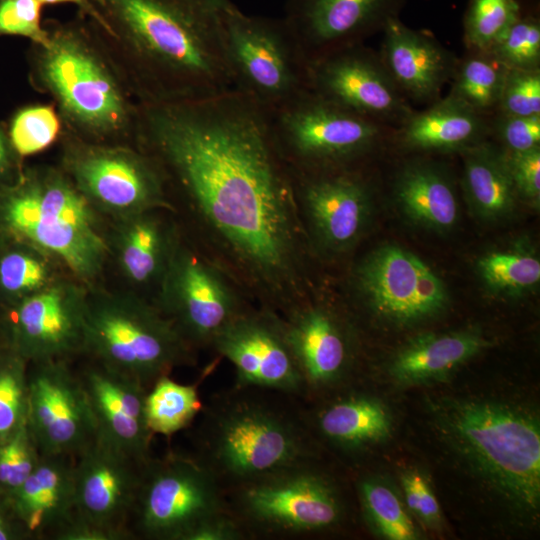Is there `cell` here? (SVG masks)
Segmentation results:
<instances>
[{
    "mask_svg": "<svg viewBox=\"0 0 540 540\" xmlns=\"http://www.w3.org/2000/svg\"><path fill=\"white\" fill-rule=\"evenodd\" d=\"M194 347L152 300L134 292L90 289L82 354L149 389L178 366L190 364Z\"/></svg>",
    "mask_w": 540,
    "mask_h": 540,
    "instance_id": "6",
    "label": "cell"
},
{
    "mask_svg": "<svg viewBox=\"0 0 540 540\" xmlns=\"http://www.w3.org/2000/svg\"><path fill=\"white\" fill-rule=\"evenodd\" d=\"M44 6L46 5H59V4H72L77 6L78 12L84 14L88 18H93L96 15V9L93 0H38Z\"/></svg>",
    "mask_w": 540,
    "mask_h": 540,
    "instance_id": "50",
    "label": "cell"
},
{
    "mask_svg": "<svg viewBox=\"0 0 540 540\" xmlns=\"http://www.w3.org/2000/svg\"><path fill=\"white\" fill-rule=\"evenodd\" d=\"M26 424L42 456L75 458L96 437L79 374L68 360L32 363Z\"/></svg>",
    "mask_w": 540,
    "mask_h": 540,
    "instance_id": "17",
    "label": "cell"
},
{
    "mask_svg": "<svg viewBox=\"0 0 540 540\" xmlns=\"http://www.w3.org/2000/svg\"><path fill=\"white\" fill-rule=\"evenodd\" d=\"M164 211H147L113 220L110 253L128 282L156 289L180 237Z\"/></svg>",
    "mask_w": 540,
    "mask_h": 540,
    "instance_id": "25",
    "label": "cell"
},
{
    "mask_svg": "<svg viewBox=\"0 0 540 540\" xmlns=\"http://www.w3.org/2000/svg\"><path fill=\"white\" fill-rule=\"evenodd\" d=\"M393 197L401 215L415 227L447 234L459 222L460 205L455 185L438 164L406 163L396 174Z\"/></svg>",
    "mask_w": 540,
    "mask_h": 540,
    "instance_id": "27",
    "label": "cell"
},
{
    "mask_svg": "<svg viewBox=\"0 0 540 540\" xmlns=\"http://www.w3.org/2000/svg\"><path fill=\"white\" fill-rule=\"evenodd\" d=\"M498 106L504 115L540 116L539 69H508Z\"/></svg>",
    "mask_w": 540,
    "mask_h": 540,
    "instance_id": "42",
    "label": "cell"
},
{
    "mask_svg": "<svg viewBox=\"0 0 540 540\" xmlns=\"http://www.w3.org/2000/svg\"><path fill=\"white\" fill-rule=\"evenodd\" d=\"M405 0H287L284 20L309 63L357 45L371 31L398 17Z\"/></svg>",
    "mask_w": 540,
    "mask_h": 540,
    "instance_id": "21",
    "label": "cell"
},
{
    "mask_svg": "<svg viewBox=\"0 0 540 540\" xmlns=\"http://www.w3.org/2000/svg\"><path fill=\"white\" fill-rule=\"evenodd\" d=\"M22 158L15 152L5 124H0V185L14 181L23 170Z\"/></svg>",
    "mask_w": 540,
    "mask_h": 540,
    "instance_id": "49",
    "label": "cell"
},
{
    "mask_svg": "<svg viewBox=\"0 0 540 540\" xmlns=\"http://www.w3.org/2000/svg\"><path fill=\"white\" fill-rule=\"evenodd\" d=\"M59 167L101 215L176 212L156 163L137 146L85 141L63 129Z\"/></svg>",
    "mask_w": 540,
    "mask_h": 540,
    "instance_id": "9",
    "label": "cell"
},
{
    "mask_svg": "<svg viewBox=\"0 0 540 540\" xmlns=\"http://www.w3.org/2000/svg\"><path fill=\"white\" fill-rule=\"evenodd\" d=\"M41 454L27 424L0 443V485L15 491L36 468Z\"/></svg>",
    "mask_w": 540,
    "mask_h": 540,
    "instance_id": "41",
    "label": "cell"
},
{
    "mask_svg": "<svg viewBox=\"0 0 540 540\" xmlns=\"http://www.w3.org/2000/svg\"><path fill=\"white\" fill-rule=\"evenodd\" d=\"M74 458L42 456L11 494L14 509L29 533L54 536L74 515Z\"/></svg>",
    "mask_w": 540,
    "mask_h": 540,
    "instance_id": "26",
    "label": "cell"
},
{
    "mask_svg": "<svg viewBox=\"0 0 540 540\" xmlns=\"http://www.w3.org/2000/svg\"><path fill=\"white\" fill-rule=\"evenodd\" d=\"M229 1L93 0L89 19L138 103L178 102L233 89L223 47Z\"/></svg>",
    "mask_w": 540,
    "mask_h": 540,
    "instance_id": "2",
    "label": "cell"
},
{
    "mask_svg": "<svg viewBox=\"0 0 540 540\" xmlns=\"http://www.w3.org/2000/svg\"><path fill=\"white\" fill-rule=\"evenodd\" d=\"M47 39L30 43L28 80L52 99L64 129L89 142L136 146L139 103L84 14L44 21Z\"/></svg>",
    "mask_w": 540,
    "mask_h": 540,
    "instance_id": "3",
    "label": "cell"
},
{
    "mask_svg": "<svg viewBox=\"0 0 540 540\" xmlns=\"http://www.w3.org/2000/svg\"><path fill=\"white\" fill-rule=\"evenodd\" d=\"M218 479L199 459L170 453L144 465L130 522L140 536L186 540L210 516L223 512Z\"/></svg>",
    "mask_w": 540,
    "mask_h": 540,
    "instance_id": "12",
    "label": "cell"
},
{
    "mask_svg": "<svg viewBox=\"0 0 540 540\" xmlns=\"http://www.w3.org/2000/svg\"><path fill=\"white\" fill-rule=\"evenodd\" d=\"M359 492L366 517L378 534L390 540L418 538L400 499L388 485L365 479L359 485Z\"/></svg>",
    "mask_w": 540,
    "mask_h": 540,
    "instance_id": "37",
    "label": "cell"
},
{
    "mask_svg": "<svg viewBox=\"0 0 540 540\" xmlns=\"http://www.w3.org/2000/svg\"><path fill=\"white\" fill-rule=\"evenodd\" d=\"M475 269L484 289L497 297H521L540 284V259L528 241L484 253Z\"/></svg>",
    "mask_w": 540,
    "mask_h": 540,
    "instance_id": "32",
    "label": "cell"
},
{
    "mask_svg": "<svg viewBox=\"0 0 540 540\" xmlns=\"http://www.w3.org/2000/svg\"><path fill=\"white\" fill-rule=\"evenodd\" d=\"M145 464L95 437L74 458V516L132 536L128 523Z\"/></svg>",
    "mask_w": 540,
    "mask_h": 540,
    "instance_id": "19",
    "label": "cell"
},
{
    "mask_svg": "<svg viewBox=\"0 0 540 540\" xmlns=\"http://www.w3.org/2000/svg\"><path fill=\"white\" fill-rule=\"evenodd\" d=\"M0 294L9 305L48 286L57 278L61 264L45 251L0 234Z\"/></svg>",
    "mask_w": 540,
    "mask_h": 540,
    "instance_id": "33",
    "label": "cell"
},
{
    "mask_svg": "<svg viewBox=\"0 0 540 540\" xmlns=\"http://www.w3.org/2000/svg\"><path fill=\"white\" fill-rule=\"evenodd\" d=\"M507 161L518 199L534 209L540 207V148L507 152Z\"/></svg>",
    "mask_w": 540,
    "mask_h": 540,
    "instance_id": "44",
    "label": "cell"
},
{
    "mask_svg": "<svg viewBox=\"0 0 540 540\" xmlns=\"http://www.w3.org/2000/svg\"><path fill=\"white\" fill-rule=\"evenodd\" d=\"M201 409L196 385H185L162 376L148 389L147 423L152 433L170 436L186 428Z\"/></svg>",
    "mask_w": 540,
    "mask_h": 540,
    "instance_id": "34",
    "label": "cell"
},
{
    "mask_svg": "<svg viewBox=\"0 0 540 540\" xmlns=\"http://www.w3.org/2000/svg\"><path fill=\"white\" fill-rule=\"evenodd\" d=\"M485 130L480 113L450 94L423 112L411 113L402 122L399 141L410 150L463 152L482 142Z\"/></svg>",
    "mask_w": 540,
    "mask_h": 540,
    "instance_id": "29",
    "label": "cell"
},
{
    "mask_svg": "<svg viewBox=\"0 0 540 540\" xmlns=\"http://www.w3.org/2000/svg\"><path fill=\"white\" fill-rule=\"evenodd\" d=\"M284 331L306 385L338 379L349 361V341L338 317L308 295L280 314Z\"/></svg>",
    "mask_w": 540,
    "mask_h": 540,
    "instance_id": "23",
    "label": "cell"
},
{
    "mask_svg": "<svg viewBox=\"0 0 540 540\" xmlns=\"http://www.w3.org/2000/svg\"><path fill=\"white\" fill-rule=\"evenodd\" d=\"M212 346L234 366L241 387L285 393L305 387L282 318L271 309L248 307L218 333Z\"/></svg>",
    "mask_w": 540,
    "mask_h": 540,
    "instance_id": "18",
    "label": "cell"
},
{
    "mask_svg": "<svg viewBox=\"0 0 540 540\" xmlns=\"http://www.w3.org/2000/svg\"><path fill=\"white\" fill-rule=\"evenodd\" d=\"M79 376L95 421L96 437L147 463L153 435L145 411L148 389L95 362Z\"/></svg>",
    "mask_w": 540,
    "mask_h": 540,
    "instance_id": "22",
    "label": "cell"
},
{
    "mask_svg": "<svg viewBox=\"0 0 540 540\" xmlns=\"http://www.w3.org/2000/svg\"><path fill=\"white\" fill-rule=\"evenodd\" d=\"M43 7L38 0H0V38L17 36L29 39L30 43L45 42Z\"/></svg>",
    "mask_w": 540,
    "mask_h": 540,
    "instance_id": "43",
    "label": "cell"
},
{
    "mask_svg": "<svg viewBox=\"0 0 540 540\" xmlns=\"http://www.w3.org/2000/svg\"><path fill=\"white\" fill-rule=\"evenodd\" d=\"M382 55L384 67L400 89L416 100H430L454 75L453 55L432 37L413 30L398 17L384 26Z\"/></svg>",
    "mask_w": 540,
    "mask_h": 540,
    "instance_id": "24",
    "label": "cell"
},
{
    "mask_svg": "<svg viewBox=\"0 0 540 540\" xmlns=\"http://www.w3.org/2000/svg\"><path fill=\"white\" fill-rule=\"evenodd\" d=\"M245 294L200 248L180 235L152 301L193 346L212 345L248 308Z\"/></svg>",
    "mask_w": 540,
    "mask_h": 540,
    "instance_id": "11",
    "label": "cell"
},
{
    "mask_svg": "<svg viewBox=\"0 0 540 540\" xmlns=\"http://www.w3.org/2000/svg\"><path fill=\"white\" fill-rule=\"evenodd\" d=\"M439 432L492 492L525 514L540 503V429L527 410L495 400H446Z\"/></svg>",
    "mask_w": 540,
    "mask_h": 540,
    "instance_id": "5",
    "label": "cell"
},
{
    "mask_svg": "<svg viewBox=\"0 0 540 540\" xmlns=\"http://www.w3.org/2000/svg\"><path fill=\"white\" fill-rule=\"evenodd\" d=\"M310 91L376 122L400 120L411 111L380 59L357 45L309 63Z\"/></svg>",
    "mask_w": 540,
    "mask_h": 540,
    "instance_id": "20",
    "label": "cell"
},
{
    "mask_svg": "<svg viewBox=\"0 0 540 540\" xmlns=\"http://www.w3.org/2000/svg\"><path fill=\"white\" fill-rule=\"evenodd\" d=\"M223 47L233 89L269 112L310 90L309 61L283 17L248 15L230 0Z\"/></svg>",
    "mask_w": 540,
    "mask_h": 540,
    "instance_id": "8",
    "label": "cell"
},
{
    "mask_svg": "<svg viewBox=\"0 0 540 540\" xmlns=\"http://www.w3.org/2000/svg\"><path fill=\"white\" fill-rule=\"evenodd\" d=\"M463 153L462 187L471 214L488 223L508 218L518 196L506 151L482 141Z\"/></svg>",
    "mask_w": 540,
    "mask_h": 540,
    "instance_id": "30",
    "label": "cell"
},
{
    "mask_svg": "<svg viewBox=\"0 0 540 540\" xmlns=\"http://www.w3.org/2000/svg\"><path fill=\"white\" fill-rule=\"evenodd\" d=\"M521 15L517 0H471L464 20L466 42L486 51Z\"/></svg>",
    "mask_w": 540,
    "mask_h": 540,
    "instance_id": "38",
    "label": "cell"
},
{
    "mask_svg": "<svg viewBox=\"0 0 540 540\" xmlns=\"http://www.w3.org/2000/svg\"><path fill=\"white\" fill-rule=\"evenodd\" d=\"M207 424L199 460L217 479L242 485L305 461L299 427L266 404L236 399L213 413Z\"/></svg>",
    "mask_w": 540,
    "mask_h": 540,
    "instance_id": "7",
    "label": "cell"
},
{
    "mask_svg": "<svg viewBox=\"0 0 540 540\" xmlns=\"http://www.w3.org/2000/svg\"><path fill=\"white\" fill-rule=\"evenodd\" d=\"M401 485L408 509L426 526L438 528L439 503L425 477L416 470H407L401 475Z\"/></svg>",
    "mask_w": 540,
    "mask_h": 540,
    "instance_id": "45",
    "label": "cell"
},
{
    "mask_svg": "<svg viewBox=\"0 0 540 540\" xmlns=\"http://www.w3.org/2000/svg\"><path fill=\"white\" fill-rule=\"evenodd\" d=\"M11 537L9 528L0 512V540H7Z\"/></svg>",
    "mask_w": 540,
    "mask_h": 540,
    "instance_id": "51",
    "label": "cell"
},
{
    "mask_svg": "<svg viewBox=\"0 0 540 540\" xmlns=\"http://www.w3.org/2000/svg\"><path fill=\"white\" fill-rule=\"evenodd\" d=\"M58 540H120L126 539L125 536L112 532L98 526L89 524L73 517L61 528L55 535Z\"/></svg>",
    "mask_w": 540,
    "mask_h": 540,
    "instance_id": "48",
    "label": "cell"
},
{
    "mask_svg": "<svg viewBox=\"0 0 540 540\" xmlns=\"http://www.w3.org/2000/svg\"><path fill=\"white\" fill-rule=\"evenodd\" d=\"M269 113L276 143L294 171L353 168L381 137L378 122L310 90Z\"/></svg>",
    "mask_w": 540,
    "mask_h": 540,
    "instance_id": "10",
    "label": "cell"
},
{
    "mask_svg": "<svg viewBox=\"0 0 540 540\" xmlns=\"http://www.w3.org/2000/svg\"><path fill=\"white\" fill-rule=\"evenodd\" d=\"M508 69H539L540 25L532 15L520 18L486 51Z\"/></svg>",
    "mask_w": 540,
    "mask_h": 540,
    "instance_id": "39",
    "label": "cell"
},
{
    "mask_svg": "<svg viewBox=\"0 0 540 540\" xmlns=\"http://www.w3.org/2000/svg\"><path fill=\"white\" fill-rule=\"evenodd\" d=\"M466 59L455 70L451 95L464 101L477 112L498 105L508 71L487 52Z\"/></svg>",
    "mask_w": 540,
    "mask_h": 540,
    "instance_id": "35",
    "label": "cell"
},
{
    "mask_svg": "<svg viewBox=\"0 0 540 540\" xmlns=\"http://www.w3.org/2000/svg\"><path fill=\"white\" fill-rule=\"evenodd\" d=\"M240 486L241 512L266 531L286 534L319 531L335 525L342 514L332 485L303 464Z\"/></svg>",
    "mask_w": 540,
    "mask_h": 540,
    "instance_id": "15",
    "label": "cell"
},
{
    "mask_svg": "<svg viewBox=\"0 0 540 540\" xmlns=\"http://www.w3.org/2000/svg\"><path fill=\"white\" fill-rule=\"evenodd\" d=\"M488 344L474 330L423 333L412 338L394 355L389 373L398 384L406 386L440 380Z\"/></svg>",
    "mask_w": 540,
    "mask_h": 540,
    "instance_id": "28",
    "label": "cell"
},
{
    "mask_svg": "<svg viewBox=\"0 0 540 540\" xmlns=\"http://www.w3.org/2000/svg\"><path fill=\"white\" fill-rule=\"evenodd\" d=\"M27 361L17 355L0 366V443L26 423L28 409Z\"/></svg>",
    "mask_w": 540,
    "mask_h": 540,
    "instance_id": "40",
    "label": "cell"
},
{
    "mask_svg": "<svg viewBox=\"0 0 540 540\" xmlns=\"http://www.w3.org/2000/svg\"><path fill=\"white\" fill-rule=\"evenodd\" d=\"M355 295L376 317L409 326L433 318L450 303L444 281L415 253L393 243L367 253L351 273Z\"/></svg>",
    "mask_w": 540,
    "mask_h": 540,
    "instance_id": "13",
    "label": "cell"
},
{
    "mask_svg": "<svg viewBox=\"0 0 540 540\" xmlns=\"http://www.w3.org/2000/svg\"><path fill=\"white\" fill-rule=\"evenodd\" d=\"M291 172L311 253L335 257L354 248L373 216L368 182L354 168Z\"/></svg>",
    "mask_w": 540,
    "mask_h": 540,
    "instance_id": "14",
    "label": "cell"
},
{
    "mask_svg": "<svg viewBox=\"0 0 540 540\" xmlns=\"http://www.w3.org/2000/svg\"><path fill=\"white\" fill-rule=\"evenodd\" d=\"M243 533L238 523L224 512L210 516L197 525L186 540H238Z\"/></svg>",
    "mask_w": 540,
    "mask_h": 540,
    "instance_id": "47",
    "label": "cell"
},
{
    "mask_svg": "<svg viewBox=\"0 0 540 540\" xmlns=\"http://www.w3.org/2000/svg\"><path fill=\"white\" fill-rule=\"evenodd\" d=\"M318 427L334 444L361 448L386 439L391 432V418L378 400L351 396L326 407L318 416Z\"/></svg>",
    "mask_w": 540,
    "mask_h": 540,
    "instance_id": "31",
    "label": "cell"
},
{
    "mask_svg": "<svg viewBox=\"0 0 540 540\" xmlns=\"http://www.w3.org/2000/svg\"><path fill=\"white\" fill-rule=\"evenodd\" d=\"M135 144L246 297L280 314L309 294L312 253L268 110L236 89L139 103Z\"/></svg>",
    "mask_w": 540,
    "mask_h": 540,
    "instance_id": "1",
    "label": "cell"
},
{
    "mask_svg": "<svg viewBox=\"0 0 540 540\" xmlns=\"http://www.w3.org/2000/svg\"><path fill=\"white\" fill-rule=\"evenodd\" d=\"M90 287L60 276L10 305L8 326L14 352L27 362L69 360L82 353Z\"/></svg>",
    "mask_w": 540,
    "mask_h": 540,
    "instance_id": "16",
    "label": "cell"
},
{
    "mask_svg": "<svg viewBox=\"0 0 540 540\" xmlns=\"http://www.w3.org/2000/svg\"><path fill=\"white\" fill-rule=\"evenodd\" d=\"M15 152L23 159L50 148L63 133V122L53 103L21 107L6 125Z\"/></svg>",
    "mask_w": 540,
    "mask_h": 540,
    "instance_id": "36",
    "label": "cell"
},
{
    "mask_svg": "<svg viewBox=\"0 0 540 540\" xmlns=\"http://www.w3.org/2000/svg\"><path fill=\"white\" fill-rule=\"evenodd\" d=\"M495 124L505 151L525 152L540 148V116L502 114Z\"/></svg>",
    "mask_w": 540,
    "mask_h": 540,
    "instance_id": "46",
    "label": "cell"
},
{
    "mask_svg": "<svg viewBox=\"0 0 540 540\" xmlns=\"http://www.w3.org/2000/svg\"><path fill=\"white\" fill-rule=\"evenodd\" d=\"M100 215L59 165L24 167L0 185V234L45 251L90 288L111 255Z\"/></svg>",
    "mask_w": 540,
    "mask_h": 540,
    "instance_id": "4",
    "label": "cell"
}]
</instances>
